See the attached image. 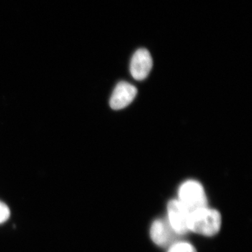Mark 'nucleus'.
Returning <instances> with one entry per match:
<instances>
[{"mask_svg":"<svg viewBox=\"0 0 252 252\" xmlns=\"http://www.w3.org/2000/svg\"><path fill=\"white\" fill-rule=\"evenodd\" d=\"M187 225L189 231L205 236H213L220 231L221 216L220 212L213 209H199L189 213Z\"/></svg>","mask_w":252,"mask_h":252,"instance_id":"obj_1","label":"nucleus"},{"mask_svg":"<svg viewBox=\"0 0 252 252\" xmlns=\"http://www.w3.org/2000/svg\"><path fill=\"white\" fill-rule=\"evenodd\" d=\"M179 201L189 213L207 207V199L201 184L195 180H189L179 189Z\"/></svg>","mask_w":252,"mask_h":252,"instance_id":"obj_2","label":"nucleus"},{"mask_svg":"<svg viewBox=\"0 0 252 252\" xmlns=\"http://www.w3.org/2000/svg\"><path fill=\"white\" fill-rule=\"evenodd\" d=\"M151 238L156 245L162 248L171 247L178 243L181 235L172 229L168 220H156L151 228Z\"/></svg>","mask_w":252,"mask_h":252,"instance_id":"obj_3","label":"nucleus"},{"mask_svg":"<svg viewBox=\"0 0 252 252\" xmlns=\"http://www.w3.org/2000/svg\"><path fill=\"white\" fill-rule=\"evenodd\" d=\"M168 222L177 234L185 235L189 231L187 221L189 212L179 200H172L167 205Z\"/></svg>","mask_w":252,"mask_h":252,"instance_id":"obj_4","label":"nucleus"},{"mask_svg":"<svg viewBox=\"0 0 252 252\" xmlns=\"http://www.w3.org/2000/svg\"><path fill=\"white\" fill-rule=\"evenodd\" d=\"M137 89L126 81H121L116 86L109 99V105L114 110L125 108L137 95Z\"/></svg>","mask_w":252,"mask_h":252,"instance_id":"obj_5","label":"nucleus"},{"mask_svg":"<svg viewBox=\"0 0 252 252\" xmlns=\"http://www.w3.org/2000/svg\"><path fill=\"white\" fill-rule=\"evenodd\" d=\"M152 66L153 60L148 50L138 49L131 59V74L136 80H143L149 75L152 70Z\"/></svg>","mask_w":252,"mask_h":252,"instance_id":"obj_6","label":"nucleus"},{"mask_svg":"<svg viewBox=\"0 0 252 252\" xmlns=\"http://www.w3.org/2000/svg\"><path fill=\"white\" fill-rule=\"evenodd\" d=\"M167 252H197L195 248L190 243L178 242L174 244Z\"/></svg>","mask_w":252,"mask_h":252,"instance_id":"obj_7","label":"nucleus"},{"mask_svg":"<svg viewBox=\"0 0 252 252\" xmlns=\"http://www.w3.org/2000/svg\"><path fill=\"white\" fill-rule=\"evenodd\" d=\"M10 214L11 212L9 207L3 202L0 201V224L9 220Z\"/></svg>","mask_w":252,"mask_h":252,"instance_id":"obj_8","label":"nucleus"}]
</instances>
